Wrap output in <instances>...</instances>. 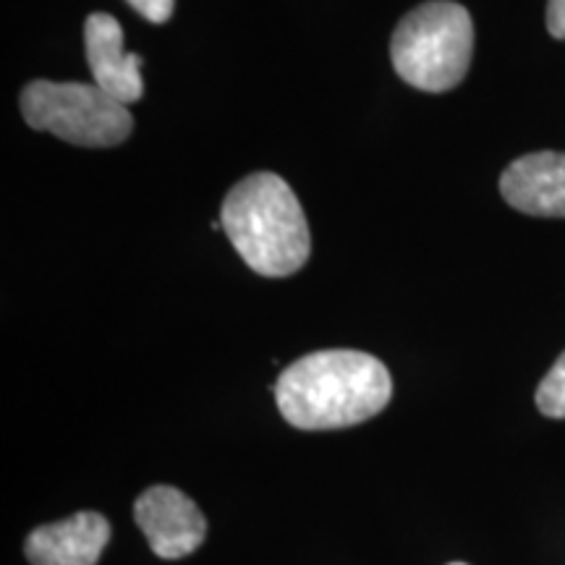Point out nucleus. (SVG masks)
Returning a JSON list of instances; mask_svg holds the SVG:
<instances>
[{
  "label": "nucleus",
  "mask_w": 565,
  "mask_h": 565,
  "mask_svg": "<svg viewBox=\"0 0 565 565\" xmlns=\"http://www.w3.org/2000/svg\"><path fill=\"white\" fill-rule=\"evenodd\" d=\"M393 398V377L377 356L351 349L296 359L275 383V404L296 429H343L377 416Z\"/></svg>",
  "instance_id": "nucleus-1"
},
{
  "label": "nucleus",
  "mask_w": 565,
  "mask_h": 565,
  "mask_svg": "<svg viewBox=\"0 0 565 565\" xmlns=\"http://www.w3.org/2000/svg\"><path fill=\"white\" fill-rule=\"evenodd\" d=\"M221 225L233 249L265 278L299 273L312 252L301 204L275 173H252L238 181L225 196Z\"/></svg>",
  "instance_id": "nucleus-2"
},
{
  "label": "nucleus",
  "mask_w": 565,
  "mask_h": 565,
  "mask_svg": "<svg viewBox=\"0 0 565 565\" xmlns=\"http://www.w3.org/2000/svg\"><path fill=\"white\" fill-rule=\"evenodd\" d=\"M475 55V21L461 3L429 0L398 21L391 42L395 74L406 84L440 95L458 87Z\"/></svg>",
  "instance_id": "nucleus-3"
},
{
  "label": "nucleus",
  "mask_w": 565,
  "mask_h": 565,
  "mask_svg": "<svg viewBox=\"0 0 565 565\" xmlns=\"http://www.w3.org/2000/svg\"><path fill=\"white\" fill-rule=\"evenodd\" d=\"M21 116L30 129L79 147H116L134 131L129 105L82 82H30L21 89Z\"/></svg>",
  "instance_id": "nucleus-4"
},
{
  "label": "nucleus",
  "mask_w": 565,
  "mask_h": 565,
  "mask_svg": "<svg viewBox=\"0 0 565 565\" xmlns=\"http://www.w3.org/2000/svg\"><path fill=\"white\" fill-rule=\"evenodd\" d=\"M134 521L147 545L162 561H181L202 547L207 521L200 505L179 487L154 484L134 503Z\"/></svg>",
  "instance_id": "nucleus-5"
},
{
  "label": "nucleus",
  "mask_w": 565,
  "mask_h": 565,
  "mask_svg": "<svg viewBox=\"0 0 565 565\" xmlns=\"http://www.w3.org/2000/svg\"><path fill=\"white\" fill-rule=\"evenodd\" d=\"M84 47H87L89 71L103 92L118 103H139L145 95L141 84V58L124 51V30L110 13H89L84 21Z\"/></svg>",
  "instance_id": "nucleus-6"
},
{
  "label": "nucleus",
  "mask_w": 565,
  "mask_h": 565,
  "mask_svg": "<svg viewBox=\"0 0 565 565\" xmlns=\"http://www.w3.org/2000/svg\"><path fill=\"white\" fill-rule=\"evenodd\" d=\"M110 534V521L103 513L82 511L34 529L24 542V555L32 565H97Z\"/></svg>",
  "instance_id": "nucleus-7"
},
{
  "label": "nucleus",
  "mask_w": 565,
  "mask_h": 565,
  "mask_svg": "<svg viewBox=\"0 0 565 565\" xmlns=\"http://www.w3.org/2000/svg\"><path fill=\"white\" fill-rule=\"evenodd\" d=\"M500 194L534 217H565V152H532L500 175Z\"/></svg>",
  "instance_id": "nucleus-8"
},
{
  "label": "nucleus",
  "mask_w": 565,
  "mask_h": 565,
  "mask_svg": "<svg viewBox=\"0 0 565 565\" xmlns=\"http://www.w3.org/2000/svg\"><path fill=\"white\" fill-rule=\"evenodd\" d=\"M536 408L550 419H565V353L536 387Z\"/></svg>",
  "instance_id": "nucleus-9"
},
{
  "label": "nucleus",
  "mask_w": 565,
  "mask_h": 565,
  "mask_svg": "<svg viewBox=\"0 0 565 565\" xmlns=\"http://www.w3.org/2000/svg\"><path fill=\"white\" fill-rule=\"evenodd\" d=\"M139 17H145L152 24H162V21L171 19L175 0H126Z\"/></svg>",
  "instance_id": "nucleus-10"
},
{
  "label": "nucleus",
  "mask_w": 565,
  "mask_h": 565,
  "mask_svg": "<svg viewBox=\"0 0 565 565\" xmlns=\"http://www.w3.org/2000/svg\"><path fill=\"white\" fill-rule=\"evenodd\" d=\"M547 30L555 40H565V0H547Z\"/></svg>",
  "instance_id": "nucleus-11"
},
{
  "label": "nucleus",
  "mask_w": 565,
  "mask_h": 565,
  "mask_svg": "<svg viewBox=\"0 0 565 565\" xmlns=\"http://www.w3.org/2000/svg\"><path fill=\"white\" fill-rule=\"evenodd\" d=\"M448 565H469V563H461V561H456V563H448Z\"/></svg>",
  "instance_id": "nucleus-12"
}]
</instances>
